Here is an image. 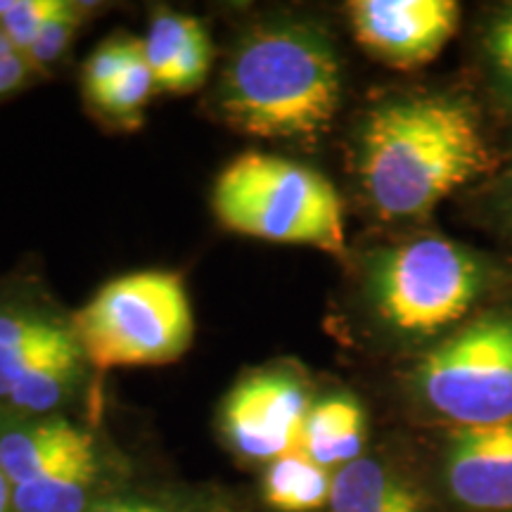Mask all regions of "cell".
Masks as SVG:
<instances>
[{"label": "cell", "instance_id": "1", "mask_svg": "<svg viewBox=\"0 0 512 512\" xmlns=\"http://www.w3.org/2000/svg\"><path fill=\"white\" fill-rule=\"evenodd\" d=\"M494 166L475 102L448 93L406 95L373 107L358 138V176L384 221L432 214Z\"/></svg>", "mask_w": 512, "mask_h": 512}, {"label": "cell", "instance_id": "2", "mask_svg": "<svg viewBox=\"0 0 512 512\" xmlns=\"http://www.w3.org/2000/svg\"><path fill=\"white\" fill-rule=\"evenodd\" d=\"M342 102V64L325 31L302 22L256 27L221 76V117L256 138L313 140Z\"/></svg>", "mask_w": 512, "mask_h": 512}, {"label": "cell", "instance_id": "3", "mask_svg": "<svg viewBox=\"0 0 512 512\" xmlns=\"http://www.w3.org/2000/svg\"><path fill=\"white\" fill-rule=\"evenodd\" d=\"M230 233L344 256L342 197L328 178L292 159L245 152L221 171L211 192Z\"/></svg>", "mask_w": 512, "mask_h": 512}, {"label": "cell", "instance_id": "4", "mask_svg": "<svg viewBox=\"0 0 512 512\" xmlns=\"http://www.w3.org/2000/svg\"><path fill=\"white\" fill-rule=\"evenodd\" d=\"M72 330L98 370L164 366L190 349L195 320L183 278L171 271H136L102 285Z\"/></svg>", "mask_w": 512, "mask_h": 512}, {"label": "cell", "instance_id": "5", "mask_svg": "<svg viewBox=\"0 0 512 512\" xmlns=\"http://www.w3.org/2000/svg\"><path fill=\"white\" fill-rule=\"evenodd\" d=\"M494 271L458 242L422 238L370 256L368 299L387 328L434 337L458 325L482 302Z\"/></svg>", "mask_w": 512, "mask_h": 512}, {"label": "cell", "instance_id": "6", "mask_svg": "<svg viewBox=\"0 0 512 512\" xmlns=\"http://www.w3.org/2000/svg\"><path fill=\"white\" fill-rule=\"evenodd\" d=\"M420 399L460 427L512 420V311L467 320L413 368Z\"/></svg>", "mask_w": 512, "mask_h": 512}, {"label": "cell", "instance_id": "7", "mask_svg": "<svg viewBox=\"0 0 512 512\" xmlns=\"http://www.w3.org/2000/svg\"><path fill=\"white\" fill-rule=\"evenodd\" d=\"M309 408V389L294 370H256L242 377L223 399L221 437L235 456L271 463L297 451Z\"/></svg>", "mask_w": 512, "mask_h": 512}, {"label": "cell", "instance_id": "8", "mask_svg": "<svg viewBox=\"0 0 512 512\" xmlns=\"http://www.w3.org/2000/svg\"><path fill=\"white\" fill-rule=\"evenodd\" d=\"M356 43L394 69H418L456 34V0H356L349 5Z\"/></svg>", "mask_w": 512, "mask_h": 512}, {"label": "cell", "instance_id": "9", "mask_svg": "<svg viewBox=\"0 0 512 512\" xmlns=\"http://www.w3.org/2000/svg\"><path fill=\"white\" fill-rule=\"evenodd\" d=\"M446 486L472 510H512V420L458 427L448 437Z\"/></svg>", "mask_w": 512, "mask_h": 512}, {"label": "cell", "instance_id": "10", "mask_svg": "<svg viewBox=\"0 0 512 512\" xmlns=\"http://www.w3.org/2000/svg\"><path fill=\"white\" fill-rule=\"evenodd\" d=\"M93 444L91 430L60 415L31 418L0 408V472L10 489L36 482Z\"/></svg>", "mask_w": 512, "mask_h": 512}, {"label": "cell", "instance_id": "11", "mask_svg": "<svg viewBox=\"0 0 512 512\" xmlns=\"http://www.w3.org/2000/svg\"><path fill=\"white\" fill-rule=\"evenodd\" d=\"M332 512H432L422 489L396 467L358 458L332 475Z\"/></svg>", "mask_w": 512, "mask_h": 512}, {"label": "cell", "instance_id": "12", "mask_svg": "<svg viewBox=\"0 0 512 512\" xmlns=\"http://www.w3.org/2000/svg\"><path fill=\"white\" fill-rule=\"evenodd\" d=\"M107 465L98 444L83 448L36 482L12 489L15 512H88L105 501Z\"/></svg>", "mask_w": 512, "mask_h": 512}, {"label": "cell", "instance_id": "13", "mask_svg": "<svg viewBox=\"0 0 512 512\" xmlns=\"http://www.w3.org/2000/svg\"><path fill=\"white\" fill-rule=\"evenodd\" d=\"M366 446V413L351 394H330L311 403L306 415L299 451L313 463L344 467L361 458Z\"/></svg>", "mask_w": 512, "mask_h": 512}, {"label": "cell", "instance_id": "14", "mask_svg": "<svg viewBox=\"0 0 512 512\" xmlns=\"http://www.w3.org/2000/svg\"><path fill=\"white\" fill-rule=\"evenodd\" d=\"M83 356L74 330L64 342L41 358L27 375L19 380L3 403V411L17 415H55L79 387L83 375Z\"/></svg>", "mask_w": 512, "mask_h": 512}, {"label": "cell", "instance_id": "15", "mask_svg": "<svg viewBox=\"0 0 512 512\" xmlns=\"http://www.w3.org/2000/svg\"><path fill=\"white\" fill-rule=\"evenodd\" d=\"M69 335L72 325H64L43 313L22 309L0 311V406L8 401L12 387Z\"/></svg>", "mask_w": 512, "mask_h": 512}, {"label": "cell", "instance_id": "16", "mask_svg": "<svg viewBox=\"0 0 512 512\" xmlns=\"http://www.w3.org/2000/svg\"><path fill=\"white\" fill-rule=\"evenodd\" d=\"M332 475L302 451H290L268 463L261 496L280 512H316L330 505Z\"/></svg>", "mask_w": 512, "mask_h": 512}, {"label": "cell", "instance_id": "17", "mask_svg": "<svg viewBox=\"0 0 512 512\" xmlns=\"http://www.w3.org/2000/svg\"><path fill=\"white\" fill-rule=\"evenodd\" d=\"M195 17L181 15L174 10H159L150 22V31L143 41L145 60L150 64L152 76H155L157 91H169L171 79H174L178 57L185 46Z\"/></svg>", "mask_w": 512, "mask_h": 512}, {"label": "cell", "instance_id": "18", "mask_svg": "<svg viewBox=\"0 0 512 512\" xmlns=\"http://www.w3.org/2000/svg\"><path fill=\"white\" fill-rule=\"evenodd\" d=\"M155 91V76H152L150 64L145 60L143 41H140L136 55L131 57L126 72L121 74V79L117 83H114V88L105 98V102H102L100 110L112 119L131 121L145 110L147 100L152 98Z\"/></svg>", "mask_w": 512, "mask_h": 512}, {"label": "cell", "instance_id": "19", "mask_svg": "<svg viewBox=\"0 0 512 512\" xmlns=\"http://www.w3.org/2000/svg\"><path fill=\"white\" fill-rule=\"evenodd\" d=\"M140 41L136 38H117V41H107L88 57L86 69H83V93L93 107H102L107 95L114 88V83L121 79L126 72L128 62L136 55Z\"/></svg>", "mask_w": 512, "mask_h": 512}, {"label": "cell", "instance_id": "20", "mask_svg": "<svg viewBox=\"0 0 512 512\" xmlns=\"http://www.w3.org/2000/svg\"><path fill=\"white\" fill-rule=\"evenodd\" d=\"M67 0H15L10 12L0 17V34L8 38V43L17 53L27 55L43 27L60 15Z\"/></svg>", "mask_w": 512, "mask_h": 512}, {"label": "cell", "instance_id": "21", "mask_svg": "<svg viewBox=\"0 0 512 512\" xmlns=\"http://www.w3.org/2000/svg\"><path fill=\"white\" fill-rule=\"evenodd\" d=\"M211 60H214V46H211L209 31L202 27L200 19H195L178 57L169 93H190L200 88L209 76Z\"/></svg>", "mask_w": 512, "mask_h": 512}, {"label": "cell", "instance_id": "22", "mask_svg": "<svg viewBox=\"0 0 512 512\" xmlns=\"http://www.w3.org/2000/svg\"><path fill=\"white\" fill-rule=\"evenodd\" d=\"M83 22V10L79 5L67 3L60 15H55L50 22L43 27L41 34L34 41V46L27 50V62L34 67H46L53 64L64 55V50L69 48V43L74 41L76 31H79Z\"/></svg>", "mask_w": 512, "mask_h": 512}, {"label": "cell", "instance_id": "23", "mask_svg": "<svg viewBox=\"0 0 512 512\" xmlns=\"http://www.w3.org/2000/svg\"><path fill=\"white\" fill-rule=\"evenodd\" d=\"M486 53L494 62L496 72L512 91V5L503 8L486 31Z\"/></svg>", "mask_w": 512, "mask_h": 512}, {"label": "cell", "instance_id": "24", "mask_svg": "<svg viewBox=\"0 0 512 512\" xmlns=\"http://www.w3.org/2000/svg\"><path fill=\"white\" fill-rule=\"evenodd\" d=\"M31 64L22 53L10 46L8 38L0 34V95L17 91L27 81Z\"/></svg>", "mask_w": 512, "mask_h": 512}, {"label": "cell", "instance_id": "25", "mask_svg": "<svg viewBox=\"0 0 512 512\" xmlns=\"http://www.w3.org/2000/svg\"><path fill=\"white\" fill-rule=\"evenodd\" d=\"M88 512H185L176 503L164 501V498L150 496H124L102 501Z\"/></svg>", "mask_w": 512, "mask_h": 512}, {"label": "cell", "instance_id": "26", "mask_svg": "<svg viewBox=\"0 0 512 512\" xmlns=\"http://www.w3.org/2000/svg\"><path fill=\"white\" fill-rule=\"evenodd\" d=\"M0 512H15V505H12L10 482L5 479L3 472H0Z\"/></svg>", "mask_w": 512, "mask_h": 512}, {"label": "cell", "instance_id": "27", "mask_svg": "<svg viewBox=\"0 0 512 512\" xmlns=\"http://www.w3.org/2000/svg\"><path fill=\"white\" fill-rule=\"evenodd\" d=\"M503 221L508 223V228H510V233H512V183H510L508 192H505V195H503Z\"/></svg>", "mask_w": 512, "mask_h": 512}]
</instances>
